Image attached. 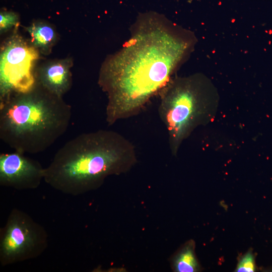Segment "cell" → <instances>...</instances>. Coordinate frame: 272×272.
<instances>
[{"mask_svg":"<svg viewBox=\"0 0 272 272\" xmlns=\"http://www.w3.org/2000/svg\"><path fill=\"white\" fill-rule=\"evenodd\" d=\"M71 106L38 83L25 92L1 99L0 138L18 152L44 151L66 131Z\"/></svg>","mask_w":272,"mask_h":272,"instance_id":"cell-3","label":"cell"},{"mask_svg":"<svg viewBox=\"0 0 272 272\" xmlns=\"http://www.w3.org/2000/svg\"><path fill=\"white\" fill-rule=\"evenodd\" d=\"M71 66L70 59L45 63L34 74L36 81L50 93L62 97L71 87Z\"/></svg>","mask_w":272,"mask_h":272,"instance_id":"cell-8","label":"cell"},{"mask_svg":"<svg viewBox=\"0 0 272 272\" xmlns=\"http://www.w3.org/2000/svg\"><path fill=\"white\" fill-rule=\"evenodd\" d=\"M256 269L255 257L251 251H248L240 259L236 268L238 272H253Z\"/></svg>","mask_w":272,"mask_h":272,"instance_id":"cell-11","label":"cell"},{"mask_svg":"<svg viewBox=\"0 0 272 272\" xmlns=\"http://www.w3.org/2000/svg\"><path fill=\"white\" fill-rule=\"evenodd\" d=\"M38 51L17 34L7 42L0 57L1 99L13 92H27L34 86L33 67Z\"/></svg>","mask_w":272,"mask_h":272,"instance_id":"cell-6","label":"cell"},{"mask_svg":"<svg viewBox=\"0 0 272 272\" xmlns=\"http://www.w3.org/2000/svg\"><path fill=\"white\" fill-rule=\"evenodd\" d=\"M32 44L41 53H50L56 40L54 29L48 24L37 22L31 24L27 28Z\"/></svg>","mask_w":272,"mask_h":272,"instance_id":"cell-9","label":"cell"},{"mask_svg":"<svg viewBox=\"0 0 272 272\" xmlns=\"http://www.w3.org/2000/svg\"><path fill=\"white\" fill-rule=\"evenodd\" d=\"M18 16L11 12H3L0 14V30L3 32L6 31L18 22Z\"/></svg>","mask_w":272,"mask_h":272,"instance_id":"cell-12","label":"cell"},{"mask_svg":"<svg viewBox=\"0 0 272 272\" xmlns=\"http://www.w3.org/2000/svg\"><path fill=\"white\" fill-rule=\"evenodd\" d=\"M130 32L128 41L106 58L99 72L109 125L139 114L188 58L197 42L192 32L156 13L140 14Z\"/></svg>","mask_w":272,"mask_h":272,"instance_id":"cell-1","label":"cell"},{"mask_svg":"<svg viewBox=\"0 0 272 272\" xmlns=\"http://www.w3.org/2000/svg\"><path fill=\"white\" fill-rule=\"evenodd\" d=\"M172 265L177 272H195L200 269L193 242H187L179 251L173 259Z\"/></svg>","mask_w":272,"mask_h":272,"instance_id":"cell-10","label":"cell"},{"mask_svg":"<svg viewBox=\"0 0 272 272\" xmlns=\"http://www.w3.org/2000/svg\"><path fill=\"white\" fill-rule=\"evenodd\" d=\"M48 246L44 228L28 214L14 208L0 229V263L7 266L37 258Z\"/></svg>","mask_w":272,"mask_h":272,"instance_id":"cell-5","label":"cell"},{"mask_svg":"<svg viewBox=\"0 0 272 272\" xmlns=\"http://www.w3.org/2000/svg\"><path fill=\"white\" fill-rule=\"evenodd\" d=\"M137 161L130 141L115 131L100 129L66 142L44 168L43 180L57 191L78 196L97 188L110 175L127 171Z\"/></svg>","mask_w":272,"mask_h":272,"instance_id":"cell-2","label":"cell"},{"mask_svg":"<svg viewBox=\"0 0 272 272\" xmlns=\"http://www.w3.org/2000/svg\"><path fill=\"white\" fill-rule=\"evenodd\" d=\"M44 168L15 151L0 155V185L17 190L34 189L44 179Z\"/></svg>","mask_w":272,"mask_h":272,"instance_id":"cell-7","label":"cell"},{"mask_svg":"<svg viewBox=\"0 0 272 272\" xmlns=\"http://www.w3.org/2000/svg\"><path fill=\"white\" fill-rule=\"evenodd\" d=\"M159 117L168 135L172 155L198 126L212 120L217 110V89L205 75L173 77L158 94Z\"/></svg>","mask_w":272,"mask_h":272,"instance_id":"cell-4","label":"cell"}]
</instances>
